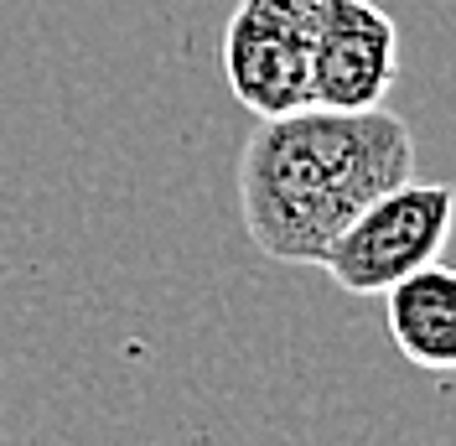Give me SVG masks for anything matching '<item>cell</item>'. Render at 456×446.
<instances>
[{"mask_svg":"<svg viewBox=\"0 0 456 446\" xmlns=\"http://www.w3.org/2000/svg\"><path fill=\"white\" fill-rule=\"evenodd\" d=\"M415 167V136L395 110L301 104L259 120L239 151V213L259 254L322 265L347 223Z\"/></svg>","mask_w":456,"mask_h":446,"instance_id":"cell-1","label":"cell"},{"mask_svg":"<svg viewBox=\"0 0 456 446\" xmlns=\"http://www.w3.org/2000/svg\"><path fill=\"white\" fill-rule=\"evenodd\" d=\"M456 223V187L446 182H395L332 239L322 270L347 296H384L395 280L441 260Z\"/></svg>","mask_w":456,"mask_h":446,"instance_id":"cell-2","label":"cell"},{"mask_svg":"<svg viewBox=\"0 0 456 446\" xmlns=\"http://www.w3.org/2000/svg\"><path fill=\"white\" fill-rule=\"evenodd\" d=\"M316 0H239L224 27V78L259 120L312 104Z\"/></svg>","mask_w":456,"mask_h":446,"instance_id":"cell-3","label":"cell"},{"mask_svg":"<svg viewBox=\"0 0 456 446\" xmlns=\"http://www.w3.org/2000/svg\"><path fill=\"white\" fill-rule=\"evenodd\" d=\"M399 78V27L373 0H316L312 104L373 110Z\"/></svg>","mask_w":456,"mask_h":446,"instance_id":"cell-4","label":"cell"},{"mask_svg":"<svg viewBox=\"0 0 456 446\" xmlns=\"http://www.w3.org/2000/svg\"><path fill=\"white\" fill-rule=\"evenodd\" d=\"M389 337L415 368L456 374V270L430 260L384 291Z\"/></svg>","mask_w":456,"mask_h":446,"instance_id":"cell-5","label":"cell"}]
</instances>
